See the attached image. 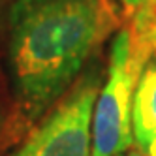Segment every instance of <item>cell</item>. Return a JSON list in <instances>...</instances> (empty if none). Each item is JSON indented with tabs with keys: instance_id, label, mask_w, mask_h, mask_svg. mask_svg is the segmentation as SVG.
<instances>
[{
	"instance_id": "obj_1",
	"label": "cell",
	"mask_w": 156,
	"mask_h": 156,
	"mask_svg": "<svg viewBox=\"0 0 156 156\" xmlns=\"http://www.w3.org/2000/svg\"><path fill=\"white\" fill-rule=\"evenodd\" d=\"M113 25L105 0H15L8 68L28 122L40 120L66 96Z\"/></svg>"
},
{
	"instance_id": "obj_2",
	"label": "cell",
	"mask_w": 156,
	"mask_h": 156,
	"mask_svg": "<svg viewBox=\"0 0 156 156\" xmlns=\"http://www.w3.org/2000/svg\"><path fill=\"white\" fill-rule=\"evenodd\" d=\"M141 70L130 55V32L122 28L109 51L105 83L92 113V156H120L133 141L132 104Z\"/></svg>"
},
{
	"instance_id": "obj_3",
	"label": "cell",
	"mask_w": 156,
	"mask_h": 156,
	"mask_svg": "<svg viewBox=\"0 0 156 156\" xmlns=\"http://www.w3.org/2000/svg\"><path fill=\"white\" fill-rule=\"evenodd\" d=\"M100 83L98 68L85 72L13 156H90L92 113Z\"/></svg>"
},
{
	"instance_id": "obj_4",
	"label": "cell",
	"mask_w": 156,
	"mask_h": 156,
	"mask_svg": "<svg viewBox=\"0 0 156 156\" xmlns=\"http://www.w3.org/2000/svg\"><path fill=\"white\" fill-rule=\"evenodd\" d=\"M132 132L145 156H156V57H152L136 85L132 104Z\"/></svg>"
},
{
	"instance_id": "obj_5",
	"label": "cell",
	"mask_w": 156,
	"mask_h": 156,
	"mask_svg": "<svg viewBox=\"0 0 156 156\" xmlns=\"http://www.w3.org/2000/svg\"><path fill=\"white\" fill-rule=\"evenodd\" d=\"M130 32V55L139 70L145 68L156 47V0H117Z\"/></svg>"
},
{
	"instance_id": "obj_6",
	"label": "cell",
	"mask_w": 156,
	"mask_h": 156,
	"mask_svg": "<svg viewBox=\"0 0 156 156\" xmlns=\"http://www.w3.org/2000/svg\"><path fill=\"white\" fill-rule=\"evenodd\" d=\"M120 156H145L143 152H136V151H133V152H130V154H120Z\"/></svg>"
},
{
	"instance_id": "obj_7",
	"label": "cell",
	"mask_w": 156,
	"mask_h": 156,
	"mask_svg": "<svg viewBox=\"0 0 156 156\" xmlns=\"http://www.w3.org/2000/svg\"><path fill=\"white\" fill-rule=\"evenodd\" d=\"M0 126H2V105H0Z\"/></svg>"
},
{
	"instance_id": "obj_8",
	"label": "cell",
	"mask_w": 156,
	"mask_h": 156,
	"mask_svg": "<svg viewBox=\"0 0 156 156\" xmlns=\"http://www.w3.org/2000/svg\"><path fill=\"white\" fill-rule=\"evenodd\" d=\"M154 57H156V47H154Z\"/></svg>"
}]
</instances>
